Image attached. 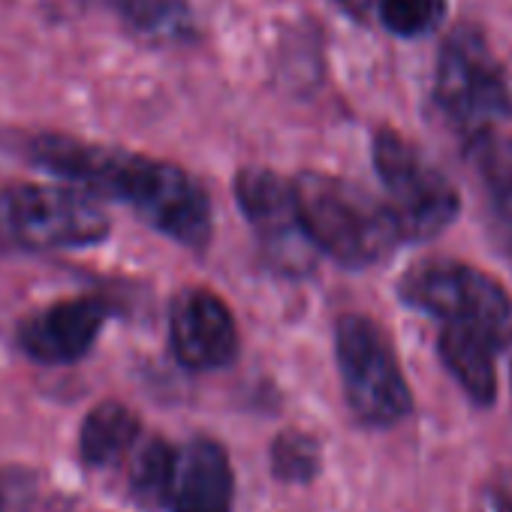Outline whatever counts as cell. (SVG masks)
I'll list each match as a JSON object with an SVG mask.
<instances>
[{
  "label": "cell",
  "instance_id": "cell-20",
  "mask_svg": "<svg viewBox=\"0 0 512 512\" xmlns=\"http://www.w3.org/2000/svg\"><path fill=\"white\" fill-rule=\"evenodd\" d=\"M31 491V476L16 470H0V512H28Z\"/></svg>",
  "mask_w": 512,
  "mask_h": 512
},
{
  "label": "cell",
  "instance_id": "cell-21",
  "mask_svg": "<svg viewBox=\"0 0 512 512\" xmlns=\"http://www.w3.org/2000/svg\"><path fill=\"white\" fill-rule=\"evenodd\" d=\"M341 4H344L347 10H353V13H362V10H368L371 0H341Z\"/></svg>",
  "mask_w": 512,
  "mask_h": 512
},
{
  "label": "cell",
  "instance_id": "cell-4",
  "mask_svg": "<svg viewBox=\"0 0 512 512\" xmlns=\"http://www.w3.org/2000/svg\"><path fill=\"white\" fill-rule=\"evenodd\" d=\"M335 356L344 398L368 428H392L413 410V392L392 338L365 314H344L335 326Z\"/></svg>",
  "mask_w": 512,
  "mask_h": 512
},
{
  "label": "cell",
  "instance_id": "cell-3",
  "mask_svg": "<svg viewBox=\"0 0 512 512\" xmlns=\"http://www.w3.org/2000/svg\"><path fill=\"white\" fill-rule=\"evenodd\" d=\"M398 299L443 326L467 329L497 350L512 344V296L485 272L449 260L425 256L398 281Z\"/></svg>",
  "mask_w": 512,
  "mask_h": 512
},
{
  "label": "cell",
  "instance_id": "cell-17",
  "mask_svg": "<svg viewBox=\"0 0 512 512\" xmlns=\"http://www.w3.org/2000/svg\"><path fill=\"white\" fill-rule=\"evenodd\" d=\"M380 22L386 31L404 40L425 37L446 19V0H380Z\"/></svg>",
  "mask_w": 512,
  "mask_h": 512
},
{
  "label": "cell",
  "instance_id": "cell-2",
  "mask_svg": "<svg viewBox=\"0 0 512 512\" xmlns=\"http://www.w3.org/2000/svg\"><path fill=\"white\" fill-rule=\"evenodd\" d=\"M293 193L311 244L347 269L383 263L401 241L386 202H377L344 178L302 172L293 178Z\"/></svg>",
  "mask_w": 512,
  "mask_h": 512
},
{
  "label": "cell",
  "instance_id": "cell-6",
  "mask_svg": "<svg viewBox=\"0 0 512 512\" xmlns=\"http://www.w3.org/2000/svg\"><path fill=\"white\" fill-rule=\"evenodd\" d=\"M374 169L389 193L386 208L401 241H428L458 217L455 184L401 133L389 127L374 133Z\"/></svg>",
  "mask_w": 512,
  "mask_h": 512
},
{
  "label": "cell",
  "instance_id": "cell-1",
  "mask_svg": "<svg viewBox=\"0 0 512 512\" xmlns=\"http://www.w3.org/2000/svg\"><path fill=\"white\" fill-rule=\"evenodd\" d=\"M25 157L91 193L127 202L145 223L184 247L202 250L211 238L208 193L175 163L61 133L25 139Z\"/></svg>",
  "mask_w": 512,
  "mask_h": 512
},
{
  "label": "cell",
  "instance_id": "cell-13",
  "mask_svg": "<svg viewBox=\"0 0 512 512\" xmlns=\"http://www.w3.org/2000/svg\"><path fill=\"white\" fill-rule=\"evenodd\" d=\"M437 350H440L446 371L455 377L464 395L476 407H491L497 398V371H494L497 347L467 329L443 326Z\"/></svg>",
  "mask_w": 512,
  "mask_h": 512
},
{
  "label": "cell",
  "instance_id": "cell-11",
  "mask_svg": "<svg viewBox=\"0 0 512 512\" xmlns=\"http://www.w3.org/2000/svg\"><path fill=\"white\" fill-rule=\"evenodd\" d=\"M235 476L229 455L208 437H193L172 449L169 476L163 488V509L169 512H232Z\"/></svg>",
  "mask_w": 512,
  "mask_h": 512
},
{
  "label": "cell",
  "instance_id": "cell-8",
  "mask_svg": "<svg viewBox=\"0 0 512 512\" xmlns=\"http://www.w3.org/2000/svg\"><path fill=\"white\" fill-rule=\"evenodd\" d=\"M235 199L275 269L287 275H305L314 269L317 247L302 226L290 178L256 166L241 169L235 175Z\"/></svg>",
  "mask_w": 512,
  "mask_h": 512
},
{
  "label": "cell",
  "instance_id": "cell-23",
  "mask_svg": "<svg viewBox=\"0 0 512 512\" xmlns=\"http://www.w3.org/2000/svg\"><path fill=\"white\" fill-rule=\"evenodd\" d=\"M509 383H512V368H509Z\"/></svg>",
  "mask_w": 512,
  "mask_h": 512
},
{
  "label": "cell",
  "instance_id": "cell-5",
  "mask_svg": "<svg viewBox=\"0 0 512 512\" xmlns=\"http://www.w3.org/2000/svg\"><path fill=\"white\" fill-rule=\"evenodd\" d=\"M434 100L467 139L512 118V85L476 28H458L440 49Z\"/></svg>",
  "mask_w": 512,
  "mask_h": 512
},
{
  "label": "cell",
  "instance_id": "cell-16",
  "mask_svg": "<svg viewBox=\"0 0 512 512\" xmlns=\"http://www.w3.org/2000/svg\"><path fill=\"white\" fill-rule=\"evenodd\" d=\"M115 7L139 34L154 40H175L190 31L184 0H115Z\"/></svg>",
  "mask_w": 512,
  "mask_h": 512
},
{
  "label": "cell",
  "instance_id": "cell-7",
  "mask_svg": "<svg viewBox=\"0 0 512 512\" xmlns=\"http://www.w3.org/2000/svg\"><path fill=\"white\" fill-rule=\"evenodd\" d=\"M0 229L28 247H91L109 235V217L85 190L16 184L0 193Z\"/></svg>",
  "mask_w": 512,
  "mask_h": 512
},
{
  "label": "cell",
  "instance_id": "cell-22",
  "mask_svg": "<svg viewBox=\"0 0 512 512\" xmlns=\"http://www.w3.org/2000/svg\"><path fill=\"white\" fill-rule=\"evenodd\" d=\"M506 250H509V260H512V232H509V238H506Z\"/></svg>",
  "mask_w": 512,
  "mask_h": 512
},
{
  "label": "cell",
  "instance_id": "cell-10",
  "mask_svg": "<svg viewBox=\"0 0 512 512\" xmlns=\"http://www.w3.org/2000/svg\"><path fill=\"white\" fill-rule=\"evenodd\" d=\"M112 305L103 296H73L61 299L19 326V347L43 365H73L91 353Z\"/></svg>",
  "mask_w": 512,
  "mask_h": 512
},
{
  "label": "cell",
  "instance_id": "cell-9",
  "mask_svg": "<svg viewBox=\"0 0 512 512\" xmlns=\"http://www.w3.org/2000/svg\"><path fill=\"white\" fill-rule=\"evenodd\" d=\"M169 347L187 371H217L238 356V326L211 290H184L169 311Z\"/></svg>",
  "mask_w": 512,
  "mask_h": 512
},
{
  "label": "cell",
  "instance_id": "cell-12",
  "mask_svg": "<svg viewBox=\"0 0 512 512\" xmlns=\"http://www.w3.org/2000/svg\"><path fill=\"white\" fill-rule=\"evenodd\" d=\"M142 422L139 416L118 401L97 404L79 431V458L91 470H112L124 467L136 443L142 440Z\"/></svg>",
  "mask_w": 512,
  "mask_h": 512
},
{
  "label": "cell",
  "instance_id": "cell-15",
  "mask_svg": "<svg viewBox=\"0 0 512 512\" xmlns=\"http://www.w3.org/2000/svg\"><path fill=\"white\" fill-rule=\"evenodd\" d=\"M172 449L175 446H169L160 437H142L136 443V449L130 452V458L124 461L121 470L127 473V488L139 503L163 506V488H166V476H169Z\"/></svg>",
  "mask_w": 512,
  "mask_h": 512
},
{
  "label": "cell",
  "instance_id": "cell-18",
  "mask_svg": "<svg viewBox=\"0 0 512 512\" xmlns=\"http://www.w3.org/2000/svg\"><path fill=\"white\" fill-rule=\"evenodd\" d=\"M272 473L284 482H311L320 473V443L305 431H284L272 443Z\"/></svg>",
  "mask_w": 512,
  "mask_h": 512
},
{
  "label": "cell",
  "instance_id": "cell-14",
  "mask_svg": "<svg viewBox=\"0 0 512 512\" xmlns=\"http://www.w3.org/2000/svg\"><path fill=\"white\" fill-rule=\"evenodd\" d=\"M467 163L479 175L491 205L500 214L512 211V136L497 130H485L467 139Z\"/></svg>",
  "mask_w": 512,
  "mask_h": 512
},
{
  "label": "cell",
  "instance_id": "cell-19",
  "mask_svg": "<svg viewBox=\"0 0 512 512\" xmlns=\"http://www.w3.org/2000/svg\"><path fill=\"white\" fill-rule=\"evenodd\" d=\"M476 512H512V470H497L482 482Z\"/></svg>",
  "mask_w": 512,
  "mask_h": 512
}]
</instances>
